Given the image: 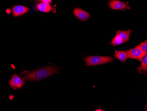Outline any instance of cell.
I'll return each mask as SVG.
<instances>
[{
	"label": "cell",
	"mask_w": 147,
	"mask_h": 111,
	"mask_svg": "<svg viewBox=\"0 0 147 111\" xmlns=\"http://www.w3.org/2000/svg\"><path fill=\"white\" fill-rule=\"evenodd\" d=\"M9 83L11 87L16 89V88H21L24 84V82L21 78L15 74L13 75Z\"/></svg>",
	"instance_id": "6"
},
{
	"label": "cell",
	"mask_w": 147,
	"mask_h": 111,
	"mask_svg": "<svg viewBox=\"0 0 147 111\" xmlns=\"http://www.w3.org/2000/svg\"><path fill=\"white\" fill-rule=\"evenodd\" d=\"M110 8L113 10H125L130 9L127 3L119 1V0H110L109 2Z\"/></svg>",
	"instance_id": "4"
},
{
	"label": "cell",
	"mask_w": 147,
	"mask_h": 111,
	"mask_svg": "<svg viewBox=\"0 0 147 111\" xmlns=\"http://www.w3.org/2000/svg\"><path fill=\"white\" fill-rule=\"evenodd\" d=\"M37 8L38 10L42 12H50L53 10V7L50 5V4L45 2L39 3L37 5Z\"/></svg>",
	"instance_id": "9"
},
{
	"label": "cell",
	"mask_w": 147,
	"mask_h": 111,
	"mask_svg": "<svg viewBox=\"0 0 147 111\" xmlns=\"http://www.w3.org/2000/svg\"><path fill=\"white\" fill-rule=\"evenodd\" d=\"M38 1H42V2H45V3L50 4L52 2V0H36Z\"/></svg>",
	"instance_id": "14"
},
{
	"label": "cell",
	"mask_w": 147,
	"mask_h": 111,
	"mask_svg": "<svg viewBox=\"0 0 147 111\" xmlns=\"http://www.w3.org/2000/svg\"><path fill=\"white\" fill-rule=\"evenodd\" d=\"M124 43V42L123 40L119 35H116V36H115L114 38L112 39L110 44L111 46L114 47V46L121 44Z\"/></svg>",
	"instance_id": "12"
},
{
	"label": "cell",
	"mask_w": 147,
	"mask_h": 111,
	"mask_svg": "<svg viewBox=\"0 0 147 111\" xmlns=\"http://www.w3.org/2000/svg\"><path fill=\"white\" fill-rule=\"evenodd\" d=\"M114 60L111 57L105 56H91L85 58L86 64L88 67L96 66L111 63Z\"/></svg>",
	"instance_id": "2"
},
{
	"label": "cell",
	"mask_w": 147,
	"mask_h": 111,
	"mask_svg": "<svg viewBox=\"0 0 147 111\" xmlns=\"http://www.w3.org/2000/svg\"><path fill=\"white\" fill-rule=\"evenodd\" d=\"M131 33V30L130 29L127 31L118 30L116 32V34L119 35L123 40L124 43L129 41Z\"/></svg>",
	"instance_id": "8"
},
{
	"label": "cell",
	"mask_w": 147,
	"mask_h": 111,
	"mask_svg": "<svg viewBox=\"0 0 147 111\" xmlns=\"http://www.w3.org/2000/svg\"><path fill=\"white\" fill-rule=\"evenodd\" d=\"M29 11V9L24 6L17 5L13 6L12 7L13 16L15 17L23 15Z\"/></svg>",
	"instance_id": "7"
},
{
	"label": "cell",
	"mask_w": 147,
	"mask_h": 111,
	"mask_svg": "<svg viewBox=\"0 0 147 111\" xmlns=\"http://www.w3.org/2000/svg\"><path fill=\"white\" fill-rule=\"evenodd\" d=\"M126 51L127 54L128 58L137 59L140 62H142L143 58L145 56V54H147L143 52L138 46L134 48L128 50Z\"/></svg>",
	"instance_id": "3"
},
{
	"label": "cell",
	"mask_w": 147,
	"mask_h": 111,
	"mask_svg": "<svg viewBox=\"0 0 147 111\" xmlns=\"http://www.w3.org/2000/svg\"><path fill=\"white\" fill-rule=\"evenodd\" d=\"M114 56L122 63L126 62V60H127L128 58L126 51H116V50H115Z\"/></svg>",
	"instance_id": "10"
},
{
	"label": "cell",
	"mask_w": 147,
	"mask_h": 111,
	"mask_svg": "<svg viewBox=\"0 0 147 111\" xmlns=\"http://www.w3.org/2000/svg\"><path fill=\"white\" fill-rule=\"evenodd\" d=\"M74 14L78 20L81 21H86L90 16V14L89 12L78 8L74 9Z\"/></svg>",
	"instance_id": "5"
},
{
	"label": "cell",
	"mask_w": 147,
	"mask_h": 111,
	"mask_svg": "<svg viewBox=\"0 0 147 111\" xmlns=\"http://www.w3.org/2000/svg\"><path fill=\"white\" fill-rule=\"evenodd\" d=\"M58 71V69L53 67H47L38 69L26 74L25 79L28 81H38L45 79Z\"/></svg>",
	"instance_id": "1"
},
{
	"label": "cell",
	"mask_w": 147,
	"mask_h": 111,
	"mask_svg": "<svg viewBox=\"0 0 147 111\" xmlns=\"http://www.w3.org/2000/svg\"><path fill=\"white\" fill-rule=\"evenodd\" d=\"M139 48L141 49V50L144 52V53L147 54V41L145 40L141 44L138 45Z\"/></svg>",
	"instance_id": "13"
},
{
	"label": "cell",
	"mask_w": 147,
	"mask_h": 111,
	"mask_svg": "<svg viewBox=\"0 0 147 111\" xmlns=\"http://www.w3.org/2000/svg\"><path fill=\"white\" fill-rule=\"evenodd\" d=\"M137 69L139 72L140 73L144 74L146 73L147 71V54L143 58L142 61V65L141 67H137Z\"/></svg>",
	"instance_id": "11"
}]
</instances>
